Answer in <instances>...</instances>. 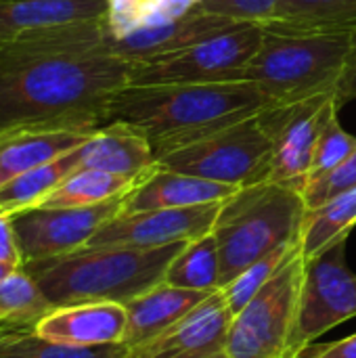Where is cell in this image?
<instances>
[{
    "mask_svg": "<svg viewBox=\"0 0 356 358\" xmlns=\"http://www.w3.org/2000/svg\"><path fill=\"white\" fill-rule=\"evenodd\" d=\"M132 61L105 50L0 59V134L19 128L94 132L109 124Z\"/></svg>",
    "mask_w": 356,
    "mask_h": 358,
    "instance_id": "1",
    "label": "cell"
},
{
    "mask_svg": "<svg viewBox=\"0 0 356 358\" xmlns=\"http://www.w3.org/2000/svg\"><path fill=\"white\" fill-rule=\"evenodd\" d=\"M269 105V96L252 82L126 86L111 103L109 122L141 130L159 159Z\"/></svg>",
    "mask_w": 356,
    "mask_h": 358,
    "instance_id": "2",
    "label": "cell"
},
{
    "mask_svg": "<svg viewBox=\"0 0 356 358\" xmlns=\"http://www.w3.org/2000/svg\"><path fill=\"white\" fill-rule=\"evenodd\" d=\"M185 245L172 243L153 250L82 248L67 256L27 262L23 268L36 279L52 308L80 302L128 304L164 283L168 266Z\"/></svg>",
    "mask_w": 356,
    "mask_h": 358,
    "instance_id": "3",
    "label": "cell"
},
{
    "mask_svg": "<svg viewBox=\"0 0 356 358\" xmlns=\"http://www.w3.org/2000/svg\"><path fill=\"white\" fill-rule=\"evenodd\" d=\"M306 210L300 189L271 180L243 187L225 199L212 229L220 289L273 250L300 241Z\"/></svg>",
    "mask_w": 356,
    "mask_h": 358,
    "instance_id": "4",
    "label": "cell"
},
{
    "mask_svg": "<svg viewBox=\"0 0 356 358\" xmlns=\"http://www.w3.org/2000/svg\"><path fill=\"white\" fill-rule=\"evenodd\" d=\"M350 34L353 29L311 34L264 29L243 80L256 84L273 105L336 92L346 69Z\"/></svg>",
    "mask_w": 356,
    "mask_h": 358,
    "instance_id": "5",
    "label": "cell"
},
{
    "mask_svg": "<svg viewBox=\"0 0 356 358\" xmlns=\"http://www.w3.org/2000/svg\"><path fill=\"white\" fill-rule=\"evenodd\" d=\"M157 166L243 189L271 178L273 143L256 113L159 157Z\"/></svg>",
    "mask_w": 356,
    "mask_h": 358,
    "instance_id": "6",
    "label": "cell"
},
{
    "mask_svg": "<svg viewBox=\"0 0 356 358\" xmlns=\"http://www.w3.org/2000/svg\"><path fill=\"white\" fill-rule=\"evenodd\" d=\"M306 258L298 250L279 273L233 317L227 357L294 358L292 336L298 321Z\"/></svg>",
    "mask_w": 356,
    "mask_h": 358,
    "instance_id": "7",
    "label": "cell"
},
{
    "mask_svg": "<svg viewBox=\"0 0 356 358\" xmlns=\"http://www.w3.org/2000/svg\"><path fill=\"white\" fill-rule=\"evenodd\" d=\"M262 25H239L191 48L132 61L130 86L245 82V69L260 48Z\"/></svg>",
    "mask_w": 356,
    "mask_h": 358,
    "instance_id": "8",
    "label": "cell"
},
{
    "mask_svg": "<svg viewBox=\"0 0 356 358\" xmlns=\"http://www.w3.org/2000/svg\"><path fill=\"white\" fill-rule=\"evenodd\" d=\"M346 239L306 258L298 321L292 336V355L313 346L317 338L356 317V275L346 266Z\"/></svg>",
    "mask_w": 356,
    "mask_h": 358,
    "instance_id": "9",
    "label": "cell"
},
{
    "mask_svg": "<svg viewBox=\"0 0 356 358\" xmlns=\"http://www.w3.org/2000/svg\"><path fill=\"white\" fill-rule=\"evenodd\" d=\"M338 113L336 92H325L300 103L269 105L258 120L273 143L271 182L304 189L317 141L327 122Z\"/></svg>",
    "mask_w": 356,
    "mask_h": 358,
    "instance_id": "10",
    "label": "cell"
},
{
    "mask_svg": "<svg viewBox=\"0 0 356 358\" xmlns=\"http://www.w3.org/2000/svg\"><path fill=\"white\" fill-rule=\"evenodd\" d=\"M124 197L86 208H29L13 214V231L23 264L86 248L94 233L122 212Z\"/></svg>",
    "mask_w": 356,
    "mask_h": 358,
    "instance_id": "11",
    "label": "cell"
},
{
    "mask_svg": "<svg viewBox=\"0 0 356 358\" xmlns=\"http://www.w3.org/2000/svg\"><path fill=\"white\" fill-rule=\"evenodd\" d=\"M107 17V0H0V59L17 57L63 29Z\"/></svg>",
    "mask_w": 356,
    "mask_h": 358,
    "instance_id": "12",
    "label": "cell"
},
{
    "mask_svg": "<svg viewBox=\"0 0 356 358\" xmlns=\"http://www.w3.org/2000/svg\"><path fill=\"white\" fill-rule=\"evenodd\" d=\"M220 203L118 214L94 233L86 248L120 245L153 250L172 243H189L212 233Z\"/></svg>",
    "mask_w": 356,
    "mask_h": 358,
    "instance_id": "13",
    "label": "cell"
},
{
    "mask_svg": "<svg viewBox=\"0 0 356 358\" xmlns=\"http://www.w3.org/2000/svg\"><path fill=\"white\" fill-rule=\"evenodd\" d=\"M231 323L233 310L218 289L164 334L130 348L124 358H229Z\"/></svg>",
    "mask_w": 356,
    "mask_h": 358,
    "instance_id": "14",
    "label": "cell"
},
{
    "mask_svg": "<svg viewBox=\"0 0 356 358\" xmlns=\"http://www.w3.org/2000/svg\"><path fill=\"white\" fill-rule=\"evenodd\" d=\"M239 25H243V23H235L225 17L210 15L197 6L191 13H187L178 19H172L168 23H162V25L134 29L120 38L107 36L103 50L111 52V55L126 57L130 61H143V59L164 57L170 52L191 48V46L201 44L210 38H216L225 31H231Z\"/></svg>",
    "mask_w": 356,
    "mask_h": 358,
    "instance_id": "15",
    "label": "cell"
},
{
    "mask_svg": "<svg viewBox=\"0 0 356 358\" xmlns=\"http://www.w3.org/2000/svg\"><path fill=\"white\" fill-rule=\"evenodd\" d=\"M126 327L128 313L120 302H80L55 306L34 325L40 338L76 348L124 344Z\"/></svg>",
    "mask_w": 356,
    "mask_h": 358,
    "instance_id": "16",
    "label": "cell"
},
{
    "mask_svg": "<svg viewBox=\"0 0 356 358\" xmlns=\"http://www.w3.org/2000/svg\"><path fill=\"white\" fill-rule=\"evenodd\" d=\"M239 187L206 180L191 174H180L155 166L141 182L124 197L120 214H134L147 210H172V208H195L206 203H220L235 195Z\"/></svg>",
    "mask_w": 356,
    "mask_h": 358,
    "instance_id": "17",
    "label": "cell"
},
{
    "mask_svg": "<svg viewBox=\"0 0 356 358\" xmlns=\"http://www.w3.org/2000/svg\"><path fill=\"white\" fill-rule=\"evenodd\" d=\"M80 170L92 168L128 178H141L157 166L149 138L124 122L101 126L84 145L78 147Z\"/></svg>",
    "mask_w": 356,
    "mask_h": 358,
    "instance_id": "18",
    "label": "cell"
},
{
    "mask_svg": "<svg viewBox=\"0 0 356 358\" xmlns=\"http://www.w3.org/2000/svg\"><path fill=\"white\" fill-rule=\"evenodd\" d=\"M94 132L38 128V126L2 132L0 134V187L38 166H44L78 149Z\"/></svg>",
    "mask_w": 356,
    "mask_h": 358,
    "instance_id": "19",
    "label": "cell"
},
{
    "mask_svg": "<svg viewBox=\"0 0 356 358\" xmlns=\"http://www.w3.org/2000/svg\"><path fill=\"white\" fill-rule=\"evenodd\" d=\"M208 296H210L208 292L183 289V287L168 285L164 281L153 289L145 292L143 296L130 300L128 304H124L128 313L124 346L130 350L157 338L168 327L178 323L183 317H187Z\"/></svg>",
    "mask_w": 356,
    "mask_h": 358,
    "instance_id": "20",
    "label": "cell"
},
{
    "mask_svg": "<svg viewBox=\"0 0 356 358\" xmlns=\"http://www.w3.org/2000/svg\"><path fill=\"white\" fill-rule=\"evenodd\" d=\"M262 27L283 34L355 29L356 0H281Z\"/></svg>",
    "mask_w": 356,
    "mask_h": 358,
    "instance_id": "21",
    "label": "cell"
},
{
    "mask_svg": "<svg viewBox=\"0 0 356 358\" xmlns=\"http://www.w3.org/2000/svg\"><path fill=\"white\" fill-rule=\"evenodd\" d=\"M143 178V176H141ZM141 178H128L103 170L84 168L67 176L36 208H86L128 195Z\"/></svg>",
    "mask_w": 356,
    "mask_h": 358,
    "instance_id": "22",
    "label": "cell"
},
{
    "mask_svg": "<svg viewBox=\"0 0 356 358\" xmlns=\"http://www.w3.org/2000/svg\"><path fill=\"white\" fill-rule=\"evenodd\" d=\"M80 170L78 149L38 166L0 187V214H19L36 208L48 193H52L67 176Z\"/></svg>",
    "mask_w": 356,
    "mask_h": 358,
    "instance_id": "23",
    "label": "cell"
},
{
    "mask_svg": "<svg viewBox=\"0 0 356 358\" xmlns=\"http://www.w3.org/2000/svg\"><path fill=\"white\" fill-rule=\"evenodd\" d=\"M355 224L356 189L321 203L319 208L306 210L300 235L304 258H313L338 241H344Z\"/></svg>",
    "mask_w": 356,
    "mask_h": 358,
    "instance_id": "24",
    "label": "cell"
},
{
    "mask_svg": "<svg viewBox=\"0 0 356 358\" xmlns=\"http://www.w3.org/2000/svg\"><path fill=\"white\" fill-rule=\"evenodd\" d=\"M124 344L76 348L48 342L36 334L31 325L0 323V358H124Z\"/></svg>",
    "mask_w": 356,
    "mask_h": 358,
    "instance_id": "25",
    "label": "cell"
},
{
    "mask_svg": "<svg viewBox=\"0 0 356 358\" xmlns=\"http://www.w3.org/2000/svg\"><path fill=\"white\" fill-rule=\"evenodd\" d=\"M168 285L193 289V292H218L220 289V258L214 235L195 239L183 248L166 271Z\"/></svg>",
    "mask_w": 356,
    "mask_h": 358,
    "instance_id": "26",
    "label": "cell"
},
{
    "mask_svg": "<svg viewBox=\"0 0 356 358\" xmlns=\"http://www.w3.org/2000/svg\"><path fill=\"white\" fill-rule=\"evenodd\" d=\"M199 6V0H107L109 36L120 38L134 29L178 19Z\"/></svg>",
    "mask_w": 356,
    "mask_h": 358,
    "instance_id": "27",
    "label": "cell"
},
{
    "mask_svg": "<svg viewBox=\"0 0 356 358\" xmlns=\"http://www.w3.org/2000/svg\"><path fill=\"white\" fill-rule=\"evenodd\" d=\"M50 310L52 304L23 266L0 281V323L34 327Z\"/></svg>",
    "mask_w": 356,
    "mask_h": 358,
    "instance_id": "28",
    "label": "cell"
},
{
    "mask_svg": "<svg viewBox=\"0 0 356 358\" xmlns=\"http://www.w3.org/2000/svg\"><path fill=\"white\" fill-rule=\"evenodd\" d=\"M302 250V241H292L285 243L277 250H273L271 254H266L264 258H260L258 262L250 264L241 275H237V279H233L229 285L222 287V294L229 302V308L233 310V317L245 308V304L279 273V268L298 252Z\"/></svg>",
    "mask_w": 356,
    "mask_h": 358,
    "instance_id": "29",
    "label": "cell"
},
{
    "mask_svg": "<svg viewBox=\"0 0 356 358\" xmlns=\"http://www.w3.org/2000/svg\"><path fill=\"white\" fill-rule=\"evenodd\" d=\"M356 149V136L346 132L338 120V113L327 122V126L323 128L319 141H317V149H315V157H313V168L308 174V180H315L323 174H327L329 170H334L336 166H340L353 151Z\"/></svg>",
    "mask_w": 356,
    "mask_h": 358,
    "instance_id": "30",
    "label": "cell"
},
{
    "mask_svg": "<svg viewBox=\"0 0 356 358\" xmlns=\"http://www.w3.org/2000/svg\"><path fill=\"white\" fill-rule=\"evenodd\" d=\"M356 189V149L334 170H329L327 174L311 180L304 185L302 189V197L308 210L319 208L321 203Z\"/></svg>",
    "mask_w": 356,
    "mask_h": 358,
    "instance_id": "31",
    "label": "cell"
},
{
    "mask_svg": "<svg viewBox=\"0 0 356 358\" xmlns=\"http://www.w3.org/2000/svg\"><path fill=\"white\" fill-rule=\"evenodd\" d=\"M281 0H199V8L243 25H264Z\"/></svg>",
    "mask_w": 356,
    "mask_h": 358,
    "instance_id": "32",
    "label": "cell"
},
{
    "mask_svg": "<svg viewBox=\"0 0 356 358\" xmlns=\"http://www.w3.org/2000/svg\"><path fill=\"white\" fill-rule=\"evenodd\" d=\"M0 262H10L23 266V258L13 231V220L8 214H0Z\"/></svg>",
    "mask_w": 356,
    "mask_h": 358,
    "instance_id": "33",
    "label": "cell"
},
{
    "mask_svg": "<svg viewBox=\"0 0 356 358\" xmlns=\"http://www.w3.org/2000/svg\"><path fill=\"white\" fill-rule=\"evenodd\" d=\"M300 358H356V334L340 342H332L315 348L311 346L300 355Z\"/></svg>",
    "mask_w": 356,
    "mask_h": 358,
    "instance_id": "34",
    "label": "cell"
},
{
    "mask_svg": "<svg viewBox=\"0 0 356 358\" xmlns=\"http://www.w3.org/2000/svg\"><path fill=\"white\" fill-rule=\"evenodd\" d=\"M336 99H338V105L346 103L350 99H356V27L350 34V52H348L344 76H342L338 90H336Z\"/></svg>",
    "mask_w": 356,
    "mask_h": 358,
    "instance_id": "35",
    "label": "cell"
},
{
    "mask_svg": "<svg viewBox=\"0 0 356 358\" xmlns=\"http://www.w3.org/2000/svg\"><path fill=\"white\" fill-rule=\"evenodd\" d=\"M17 268H19L17 264H10V262H0V281H2V279H6V277H8L10 273H15Z\"/></svg>",
    "mask_w": 356,
    "mask_h": 358,
    "instance_id": "36",
    "label": "cell"
}]
</instances>
